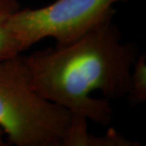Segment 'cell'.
<instances>
[{"mask_svg":"<svg viewBox=\"0 0 146 146\" xmlns=\"http://www.w3.org/2000/svg\"><path fill=\"white\" fill-rule=\"evenodd\" d=\"M138 54L137 46L122 41V33L109 17L71 45L23 57L37 94L72 115L108 126L110 100L125 97Z\"/></svg>","mask_w":146,"mask_h":146,"instance_id":"cell-1","label":"cell"},{"mask_svg":"<svg viewBox=\"0 0 146 146\" xmlns=\"http://www.w3.org/2000/svg\"><path fill=\"white\" fill-rule=\"evenodd\" d=\"M71 119L33 88L23 55L0 59V129L7 145L61 146Z\"/></svg>","mask_w":146,"mask_h":146,"instance_id":"cell-2","label":"cell"},{"mask_svg":"<svg viewBox=\"0 0 146 146\" xmlns=\"http://www.w3.org/2000/svg\"><path fill=\"white\" fill-rule=\"evenodd\" d=\"M129 0H56L39 8H21L11 16L7 29L22 51L44 38L51 37L55 47L78 41L102 21L114 17L113 6Z\"/></svg>","mask_w":146,"mask_h":146,"instance_id":"cell-3","label":"cell"},{"mask_svg":"<svg viewBox=\"0 0 146 146\" xmlns=\"http://www.w3.org/2000/svg\"><path fill=\"white\" fill-rule=\"evenodd\" d=\"M88 119L72 115V119L64 135L61 146H140L141 144L126 138L114 128L102 136L89 133Z\"/></svg>","mask_w":146,"mask_h":146,"instance_id":"cell-4","label":"cell"},{"mask_svg":"<svg viewBox=\"0 0 146 146\" xmlns=\"http://www.w3.org/2000/svg\"><path fill=\"white\" fill-rule=\"evenodd\" d=\"M21 8L18 0H0V59L22 52L20 44L7 29L8 20Z\"/></svg>","mask_w":146,"mask_h":146,"instance_id":"cell-5","label":"cell"},{"mask_svg":"<svg viewBox=\"0 0 146 146\" xmlns=\"http://www.w3.org/2000/svg\"><path fill=\"white\" fill-rule=\"evenodd\" d=\"M125 97L131 106H139L146 101L145 54H139L133 63Z\"/></svg>","mask_w":146,"mask_h":146,"instance_id":"cell-6","label":"cell"},{"mask_svg":"<svg viewBox=\"0 0 146 146\" xmlns=\"http://www.w3.org/2000/svg\"><path fill=\"white\" fill-rule=\"evenodd\" d=\"M4 138H5V135L3 133V131L0 129V146L8 145L7 143V141L4 140Z\"/></svg>","mask_w":146,"mask_h":146,"instance_id":"cell-7","label":"cell"}]
</instances>
